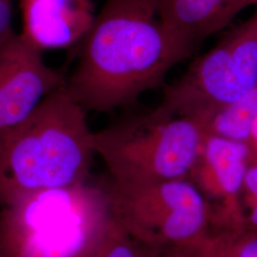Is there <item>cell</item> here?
<instances>
[{"mask_svg":"<svg viewBox=\"0 0 257 257\" xmlns=\"http://www.w3.org/2000/svg\"><path fill=\"white\" fill-rule=\"evenodd\" d=\"M78 45L65 89L87 112L134 103L193 52L161 23L148 0H106Z\"/></svg>","mask_w":257,"mask_h":257,"instance_id":"6da1fadb","label":"cell"},{"mask_svg":"<svg viewBox=\"0 0 257 257\" xmlns=\"http://www.w3.org/2000/svg\"><path fill=\"white\" fill-rule=\"evenodd\" d=\"M86 115L64 86L0 138V208L29 193L87 181L94 150Z\"/></svg>","mask_w":257,"mask_h":257,"instance_id":"7a4b0ae2","label":"cell"},{"mask_svg":"<svg viewBox=\"0 0 257 257\" xmlns=\"http://www.w3.org/2000/svg\"><path fill=\"white\" fill-rule=\"evenodd\" d=\"M110 220L103 184L38 191L0 208V247L5 257H78Z\"/></svg>","mask_w":257,"mask_h":257,"instance_id":"3957f363","label":"cell"},{"mask_svg":"<svg viewBox=\"0 0 257 257\" xmlns=\"http://www.w3.org/2000/svg\"><path fill=\"white\" fill-rule=\"evenodd\" d=\"M207 134L201 121L156 107L92 134L110 179L142 185L188 178Z\"/></svg>","mask_w":257,"mask_h":257,"instance_id":"277c9868","label":"cell"},{"mask_svg":"<svg viewBox=\"0 0 257 257\" xmlns=\"http://www.w3.org/2000/svg\"><path fill=\"white\" fill-rule=\"evenodd\" d=\"M257 83V12L195 59L166 86L160 110L201 121L206 127L220 110Z\"/></svg>","mask_w":257,"mask_h":257,"instance_id":"5b68a950","label":"cell"},{"mask_svg":"<svg viewBox=\"0 0 257 257\" xmlns=\"http://www.w3.org/2000/svg\"><path fill=\"white\" fill-rule=\"evenodd\" d=\"M103 187L112 220L145 248L181 244L207 231L208 205L189 178L142 185L109 178Z\"/></svg>","mask_w":257,"mask_h":257,"instance_id":"8992f818","label":"cell"},{"mask_svg":"<svg viewBox=\"0 0 257 257\" xmlns=\"http://www.w3.org/2000/svg\"><path fill=\"white\" fill-rule=\"evenodd\" d=\"M42 54L17 33L0 46V138L64 87L63 74L49 67Z\"/></svg>","mask_w":257,"mask_h":257,"instance_id":"52a82bcc","label":"cell"},{"mask_svg":"<svg viewBox=\"0 0 257 257\" xmlns=\"http://www.w3.org/2000/svg\"><path fill=\"white\" fill-rule=\"evenodd\" d=\"M250 151L245 142L206 134L199 156L189 179L200 192L224 202L229 224L242 223L238 199L248 164Z\"/></svg>","mask_w":257,"mask_h":257,"instance_id":"ba28073f","label":"cell"},{"mask_svg":"<svg viewBox=\"0 0 257 257\" xmlns=\"http://www.w3.org/2000/svg\"><path fill=\"white\" fill-rule=\"evenodd\" d=\"M21 36L40 51L78 45L96 17L92 0H19Z\"/></svg>","mask_w":257,"mask_h":257,"instance_id":"9c48e42d","label":"cell"},{"mask_svg":"<svg viewBox=\"0 0 257 257\" xmlns=\"http://www.w3.org/2000/svg\"><path fill=\"white\" fill-rule=\"evenodd\" d=\"M157 18L193 50L230 24L242 11L239 0H148Z\"/></svg>","mask_w":257,"mask_h":257,"instance_id":"30bf717a","label":"cell"},{"mask_svg":"<svg viewBox=\"0 0 257 257\" xmlns=\"http://www.w3.org/2000/svg\"><path fill=\"white\" fill-rule=\"evenodd\" d=\"M257 115V83L238 100L217 112L207 126V134L247 143Z\"/></svg>","mask_w":257,"mask_h":257,"instance_id":"8fae6325","label":"cell"},{"mask_svg":"<svg viewBox=\"0 0 257 257\" xmlns=\"http://www.w3.org/2000/svg\"><path fill=\"white\" fill-rule=\"evenodd\" d=\"M209 235L218 257H257V230L242 223L228 224Z\"/></svg>","mask_w":257,"mask_h":257,"instance_id":"7c38bea8","label":"cell"},{"mask_svg":"<svg viewBox=\"0 0 257 257\" xmlns=\"http://www.w3.org/2000/svg\"><path fill=\"white\" fill-rule=\"evenodd\" d=\"M147 248L132 238L112 220L101 239L100 257H145Z\"/></svg>","mask_w":257,"mask_h":257,"instance_id":"4fadbf2b","label":"cell"},{"mask_svg":"<svg viewBox=\"0 0 257 257\" xmlns=\"http://www.w3.org/2000/svg\"><path fill=\"white\" fill-rule=\"evenodd\" d=\"M150 257H218L211 244L209 233L181 244L159 249H149Z\"/></svg>","mask_w":257,"mask_h":257,"instance_id":"5bb4252c","label":"cell"},{"mask_svg":"<svg viewBox=\"0 0 257 257\" xmlns=\"http://www.w3.org/2000/svg\"><path fill=\"white\" fill-rule=\"evenodd\" d=\"M242 192L248 203V215L242 224L257 230V160L251 158L244 178ZM241 192V193H242Z\"/></svg>","mask_w":257,"mask_h":257,"instance_id":"9a60e30c","label":"cell"},{"mask_svg":"<svg viewBox=\"0 0 257 257\" xmlns=\"http://www.w3.org/2000/svg\"><path fill=\"white\" fill-rule=\"evenodd\" d=\"M14 0H0V46L16 32L13 28Z\"/></svg>","mask_w":257,"mask_h":257,"instance_id":"2e32d148","label":"cell"},{"mask_svg":"<svg viewBox=\"0 0 257 257\" xmlns=\"http://www.w3.org/2000/svg\"><path fill=\"white\" fill-rule=\"evenodd\" d=\"M247 144L250 151L251 158L257 160V115L251 123Z\"/></svg>","mask_w":257,"mask_h":257,"instance_id":"e0dca14e","label":"cell"},{"mask_svg":"<svg viewBox=\"0 0 257 257\" xmlns=\"http://www.w3.org/2000/svg\"><path fill=\"white\" fill-rule=\"evenodd\" d=\"M107 230V229H106ZM104 234V233H103ZM101 237L98 239L91 248H88L86 251H84L81 255L78 257H100V250H101Z\"/></svg>","mask_w":257,"mask_h":257,"instance_id":"ac0fdd59","label":"cell"},{"mask_svg":"<svg viewBox=\"0 0 257 257\" xmlns=\"http://www.w3.org/2000/svg\"><path fill=\"white\" fill-rule=\"evenodd\" d=\"M239 3H240L241 10H244L249 5L257 4V0H239Z\"/></svg>","mask_w":257,"mask_h":257,"instance_id":"d6986e66","label":"cell"},{"mask_svg":"<svg viewBox=\"0 0 257 257\" xmlns=\"http://www.w3.org/2000/svg\"><path fill=\"white\" fill-rule=\"evenodd\" d=\"M0 257H5L4 253H3V251H2V249H1V247H0Z\"/></svg>","mask_w":257,"mask_h":257,"instance_id":"ffe728a7","label":"cell"},{"mask_svg":"<svg viewBox=\"0 0 257 257\" xmlns=\"http://www.w3.org/2000/svg\"><path fill=\"white\" fill-rule=\"evenodd\" d=\"M145 257H150L149 256V250H148V248H147V252H146V256Z\"/></svg>","mask_w":257,"mask_h":257,"instance_id":"44dd1931","label":"cell"}]
</instances>
